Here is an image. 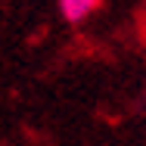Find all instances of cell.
I'll return each instance as SVG.
<instances>
[{
    "instance_id": "1",
    "label": "cell",
    "mask_w": 146,
    "mask_h": 146,
    "mask_svg": "<svg viewBox=\"0 0 146 146\" xmlns=\"http://www.w3.org/2000/svg\"><path fill=\"white\" fill-rule=\"evenodd\" d=\"M96 6H100V0H59V9L68 22H84Z\"/></svg>"
}]
</instances>
